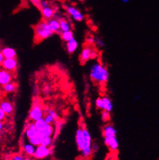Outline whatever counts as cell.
Returning a JSON list of instances; mask_svg holds the SVG:
<instances>
[{
  "label": "cell",
  "mask_w": 159,
  "mask_h": 160,
  "mask_svg": "<svg viewBox=\"0 0 159 160\" xmlns=\"http://www.w3.org/2000/svg\"><path fill=\"white\" fill-rule=\"evenodd\" d=\"M75 142L77 149L80 153V156L83 159L87 160L90 159L94 154L92 149L93 140L91 135L85 126H80L76 131Z\"/></svg>",
  "instance_id": "obj_1"
},
{
  "label": "cell",
  "mask_w": 159,
  "mask_h": 160,
  "mask_svg": "<svg viewBox=\"0 0 159 160\" xmlns=\"http://www.w3.org/2000/svg\"><path fill=\"white\" fill-rule=\"evenodd\" d=\"M90 78L92 81L100 84H105L109 80V71L104 65L96 62L90 66Z\"/></svg>",
  "instance_id": "obj_2"
},
{
  "label": "cell",
  "mask_w": 159,
  "mask_h": 160,
  "mask_svg": "<svg viewBox=\"0 0 159 160\" xmlns=\"http://www.w3.org/2000/svg\"><path fill=\"white\" fill-rule=\"evenodd\" d=\"M53 34L54 32L52 30L47 21L45 19L40 21L34 27V39L36 43H40L43 40L50 38Z\"/></svg>",
  "instance_id": "obj_3"
},
{
  "label": "cell",
  "mask_w": 159,
  "mask_h": 160,
  "mask_svg": "<svg viewBox=\"0 0 159 160\" xmlns=\"http://www.w3.org/2000/svg\"><path fill=\"white\" fill-rule=\"evenodd\" d=\"M45 115V109L42 107L40 103L35 102L32 104L29 113V118L31 122H36L37 120L43 118Z\"/></svg>",
  "instance_id": "obj_4"
},
{
  "label": "cell",
  "mask_w": 159,
  "mask_h": 160,
  "mask_svg": "<svg viewBox=\"0 0 159 160\" xmlns=\"http://www.w3.org/2000/svg\"><path fill=\"white\" fill-rule=\"evenodd\" d=\"M97 57V52L92 48L89 44L83 48L80 54V61L82 64L87 63L90 59H95Z\"/></svg>",
  "instance_id": "obj_5"
},
{
  "label": "cell",
  "mask_w": 159,
  "mask_h": 160,
  "mask_svg": "<svg viewBox=\"0 0 159 160\" xmlns=\"http://www.w3.org/2000/svg\"><path fill=\"white\" fill-rule=\"evenodd\" d=\"M52 154L51 147L44 146L43 145L36 146L33 158L37 160H43L50 157Z\"/></svg>",
  "instance_id": "obj_6"
},
{
  "label": "cell",
  "mask_w": 159,
  "mask_h": 160,
  "mask_svg": "<svg viewBox=\"0 0 159 160\" xmlns=\"http://www.w3.org/2000/svg\"><path fill=\"white\" fill-rule=\"evenodd\" d=\"M66 10L67 14L74 20L77 21V22H82L85 19V16L83 14V12L79 9H77L75 6H66Z\"/></svg>",
  "instance_id": "obj_7"
},
{
  "label": "cell",
  "mask_w": 159,
  "mask_h": 160,
  "mask_svg": "<svg viewBox=\"0 0 159 160\" xmlns=\"http://www.w3.org/2000/svg\"><path fill=\"white\" fill-rule=\"evenodd\" d=\"M2 68L9 72H16L18 68V61L16 58H5L1 65Z\"/></svg>",
  "instance_id": "obj_8"
},
{
  "label": "cell",
  "mask_w": 159,
  "mask_h": 160,
  "mask_svg": "<svg viewBox=\"0 0 159 160\" xmlns=\"http://www.w3.org/2000/svg\"><path fill=\"white\" fill-rule=\"evenodd\" d=\"M104 142L105 146L108 148V149L112 152H115L118 149L119 147V142L117 136H110L104 137Z\"/></svg>",
  "instance_id": "obj_9"
},
{
  "label": "cell",
  "mask_w": 159,
  "mask_h": 160,
  "mask_svg": "<svg viewBox=\"0 0 159 160\" xmlns=\"http://www.w3.org/2000/svg\"><path fill=\"white\" fill-rule=\"evenodd\" d=\"M13 78V73L6 71L2 68L0 69V84H1V86L12 82Z\"/></svg>",
  "instance_id": "obj_10"
},
{
  "label": "cell",
  "mask_w": 159,
  "mask_h": 160,
  "mask_svg": "<svg viewBox=\"0 0 159 160\" xmlns=\"http://www.w3.org/2000/svg\"><path fill=\"white\" fill-rule=\"evenodd\" d=\"M0 108L7 115H11L13 113L14 106L13 104L7 99H3L0 102Z\"/></svg>",
  "instance_id": "obj_11"
},
{
  "label": "cell",
  "mask_w": 159,
  "mask_h": 160,
  "mask_svg": "<svg viewBox=\"0 0 159 160\" xmlns=\"http://www.w3.org/2000/svg\"><path fill=\"white\" fill-rule=\"evenodd\" d=\"M36 148V146H33L31 143L29 142L28 141L22 143V152H23L26 156H29V157H33Z\"/></svg>",
  "instance_id": "obj_12"
},
{
  "label": "cell",
  "mask_w": 159,
  "mask_h": 160,
  "mask_svg": "<svg viewBox=\"0 0 159 160\" xmlns=\"http://www.w3.org/2000/svg\"><path fill=\"white\" fill-rule=\"evenodd\" d=\"M41 13L45 20H49V19L54 18L55 14H56V10L53 8H52L51 6H50V7L41 9Z\"/></svg>",
  "instance_id": "obj_13"
},
{
  "label": "cell",
  "mask_w": 159,
  "mask_h": 160,
  "mask_svg": "<svg viewBox=\"0 0 159 160\" xmlns=\"http://www.w3.org/2000/svg\"><path fill=\"white\" fill-rule=\"evenodd\" d=\"M78 41L75 38H73L66 44V50L69 54H73L75 53L76 50L78 48Z\"/></svg>",
  "instance_id": "obj_14"
},
{
  "label": "cell",
  "mask_w": 159,
  "mask_h": 160,
  "mask_svg": "<svg viewBox=\"0 0 159 160\" xmlns=\"http://www.w3.org/2000/svg\"><path fill=\"white\" fill-rule=\"evenodd\" d=\"M103 136H117V129L111 124H108L103 128Z\"/></svg>",
  "instance_id": "obj_15"
},
{
  "label": "cell",
  "mask_w": 159,
  "mask_h": 160,
  "mask_svg": "<svg viewBox=\"0 0 159 160\" xmlns=\"http://www.w3.org/2000/svg\"><path fill=\"white\" fill-rule=\"evenodd\" d=\"M47 21L49 26L50 27L52 30L54 32V33H60V26L59 19L56 18H53V19H49Z\"/></svg>",
  "instance_id": "obj_16"
},
{
  "label": "cell",
  "mask_w": 159,
  "mask_h": 160,
  "mask_svg": "<svg viewBox=\"0 0 159 160\" xmlns=\"http://www.w3.org/2000/svg\"><path fill=\"white\" fill-rule=\"evenodd\" d=\"M5 58H16V50L12 47H5L1 50Z\"/></svg>",
  "instance_id": "obj_17"
},
{
  "label": "cell",
  "mask_w": 159,
  "mask_h": 160,
  "mask_svg": "<svg viewBox=\"0 0 159 160\" xmlns=\"http://www.w3.org/2000/svg\"><path fill=\"white\" fill-rule=\"evenodd\" d=\"M54 127L53 125H46V126L45 128H43V129L38 131L39 133L42 135V136L44 138V137L47 136H53V134H54Z\"/></svg>",
  "instance_id": "obj_18"
},
{
  "label": "cell",
  "mask_w": 159,
  "mask_h": 160,
  "mask_svg": "<svg viewBox=\"0 0 159 160\" xmlns=\"http://www.w3.org/2000/svg\"><path fill=\"white\" fill-rule=\"evenodd\" d=\"M60 21V32H66V31L72 30V26L70 23L69 21L65 18L61 17L59 19ZM60 32V33H61Z\"/></svg>",
  "instance_id": "obj_19"
},
{
  "label": "cell",
  "mask_w": 159,
  "mask_h": 160,
  "mask_svg": "<svg viewBox=\"0 0 159 160\" xmlns=\"http://www.w3.org/2000/svg\"><path fill=\"white\" fill-rule=\"evenodd\" d=\"M101 98L104 102V110L111 113L112 111H113V102H112L111 99L108 96H103Z\"/></svg>",
  "instance_id": "obj_20"
},
{
  "label": "cell",
  "mask_w": 159,
  "mask_h": 160,
  "mask_svg": "<svg viewBox=\"0 0 159 160\" xmlns=\"http://www.w3.org/2000/svg\"><path fill=\"white\" fill-rule=\"evenodd\" d=\"M17 89V85H16V83L14 82H10L9 84H6L5 85L2 86V91L3 92L6 93V94H12L14 93Z\"/></svg>",
  "instance_id": "obj_21"
},
{
  "label": "cell",
  "mask_w": 159,
  "mask_h": 160,
  "mask_svg": "<svg viewBox=\"0 0 159 160\" xmlns=\"http://www.w3.org/2000/svg\"><path fill=\"white\" fill-rule=\"evenodd\" d=\"M43 138V137L42 136V135H40L39 132H37V134L35 135V136L32 137V138H30V139L27 140V141H28L30 143H31V144L33 145V146H40V145H41Z\"/></svg>",
  "instance_id": "obj_22"
},
{
  "label": "cell",
  "mask_w": 159,
  "mask_h": 160,
  "mask_svg": "<svg viewBox=\"0 0 159 160\" xmlns=\"http://www.w3.org/2000/svg\"><path fill=\"white\" fill-rule=\"evenodd\" d=\"M60 37L62 39V40L65 43H67L70 40H72L73 38H74V34L73 30L66 31V32H63L60 33Z\"/></svg>",
  "instance_id": "obj_23"
},
{
  "label": "cell",
  "mask_w": 159,
  "mask_h": 160,
  "mask_svg": "<svg viewBox=\"0 0 159 160\" xmlns=\"http://www.w3.org/2000/svg\"><path fill=\"white\" fill-rule=\"evenodd\" d=\"M31 157L26 156L23 152L15 153V154L12 155L9 157L8 160H31Z\"/></svg>",
  "instance_id": "obj_24"
},
{
  "label": "cell",
  "mask_w": 159,
  "mask_h": 160,
  "mask_svg": "<svg viewBox=\"0 0 159 160\" xmlns=\"http://www.w3.org/2000/svg\"><path fill=\"white\" fill-rule=\"evenodd\" d=\"M34 124H35V126L36 128L37 131H40V130L43 129V128L46 126L47 123L45 122V120L43 118L40 119V120H37L36 122H34Z\"/></svg>",
  "instance_id": "obj_25"
},
{
  "label": "cell",
  "mask_w": 159,
  "mask_h": 160,
  "mask_svg": "<svg viewBox=\"0 0 159 160\" xmlns=\"http://www.w3.org/2000/svg\"><path fill=\"white\" fill-rule=\"evenodd\" d=\"M100 116H101V121L103 122H104V123H108L111 120V113L107 112V111H101V115H100Z\"/></svg>",
  "instance_id": "obj_26"
},
{
  "label": "cell",
  "mask_w": 159,
  "mask_h": 160,
  "mask_svg": "<svg viewBox=\"0 0 159 160\" xmlns=\"http://www.w3.org/2000/svg\"><path fill=\"white\" fill-rule=\"evenodd\" d=\"M53 143V136H47V137H44L42 140V143L41 145L44 146H47V147H51Z\"/></svg>",
  "instance_id": "obj_27"
},
{
  "label": "cell",
  "mask_w": 159,
  "mask_h": 160,
  "mask_svg": "<svg viewBox=\"0 0 159 160\" xmlns=\"http://www.w3.org/2000/svg\"><path fill=\"white\" fill-rule=\"evenodd\" d=\"M43 119H44L45 122H46L48 125H53V124L56 122V121L55 120L54 118H53L51 115H50V114H49V113H45V115H44V117H43Z\"/></svg>",
  "instance_id": "obj_28"
},
{
  "label": "cell",
  "mask_w": 159,
  "mask_h": 160,
  "mask_svg": "<svg viewBox=\"0 0 159 160\" xmlns=\"http://www.w3.org/2000/svg\"><path fill=\"white\" fill-rule=\"evenodd\" d=\"M95 105L97 109L100 111L104 110V102L102 100V98H97L95 101Z\"/></svg>",
  "instance_id": "obj_29"
},
{
  "label": "cell",
  "mask_w": 159,
  "mask_h": 160,
  "mask_svg": "<svg viewBox=\"0 0 159 160\" xmlns=\"http://www.w3.org/2000/svg\"><path fill=\"white\" fill-rule=\"evenodd\" d=\"M45 113L50 114V115H51L54 118L55 120H56V121L59 120V115H58V114L56 113V112H55V111L53 110V109H52V108H46V109H45Z\"/></svg>",
  "instance_id": "obj_30"
},
{
  "label": "cell",
  "mask_w": 159,
  "mask_h": 160,
  "mask_svg": "<svg viewBox=\"0 0 159 160\" xmlns=\"http://www.w3.org/2000/svg\"><path fill=\"white\" fill-rule=\"evenodd\" d=\"M95 44L100 48L104 47V42L102 40V39L99 38V37H95Z\"/></svg>",
  "instance_id": "obj_31"
},
{
  "label": "cell",
  "mask_w": 159,
  "mask_h": 160,
  "mask_svg": "<svg viewBox=\"0 0 159 160\" xmlns=\"http://www.w3.org/2000/svg\"><path fill=\"white\" fill-rule=\"evenodd\" d=\"M50 2L47 1V0H41V2H40V9L50 7Z\"/></svg>",
  "instance_id": "obj_32"
},
{
  "label": "cell",
  "mask_w": 159,
  "mask_h": 160,
  "mask_svg": "<svg viewBox=\"0 0 159 160\" xmlns=\"http://www.w3.org/2000/svg\"><path fill=\"white\" fill-rule=\"evenodd\" d=\"M7 116L8 115H6V114L3 112L2 109L0 108V121H2V122H4V121H6Z\"/></svg>",
  "instance_id": "obj_33"
},
{
  "label": "cell",
  "mask_w": 159,
  "mask_h": 160,
  "mask_svg": "<svg viewBox=\"0 0 159 160\" xmlns=\"http://www.w3.org/2000/svg\"><path fill=\"white\" fill-rule=\"evenodd\" d=\"M87 41L88 42L89 45H94L95 44V38L93 37H90L87 39Z\"/></svg>",
  "instance_id": "obj_34"
},
{
  "label": "cell",
  "mask_w": 159,
  "mask_h": 160,
  "mask_svg": "<svg viewBox=\"0 0 159 160\" xmlns=\"http://www.w3.org/2000/svg\"><path fill=\"white\" fill-rule=\"evenodd\" d=\"M30 1L33 3V4H35L36 6L40 7V2H41V0H30Z\"/></svg>",
  "instance_id": "obj_35"
},
{
  "label": "cell",
  "mask_w": 159,
  "mask_h": 160,
  "mask_svg": "<svg viewBox=\"0 0 159 160\" xmlns=\"http://www.w3.org/2000/svg\"><path fill=\"white\" fill-rule=\"evenodd\" d=\"M92 149H93V152L94 153L95 152H97L99 149V146L97 143H93V145H92Z\"/></svg>",
  "instance_id": "obj_36"
},
{
  "label": "cell",
  "mask_w": 159,
  "mask_h": 160,
  "mask_svg": "<svg viewBox=\"0 0 159 160\" xmlns=\"http://www.w3.org/2000/svg\"><path fill=\"white\" fill-rule=\"evenodd\" d=\"M4 59H5L4 56H3L1 50H0V66H1L2 63V62H3V60H4Z\"/></svg>",
  "instance_id": "obj_37"
},
{
  "label": "cell",
  "mask_w": 159,
  "mask_h": 160,
  "mask_svg": "<svg viewBox=\"0 0 159 160\" xmlns=\"http://www.w3.org/2000/svg\"><path fill=\"white\" fill-rule=\"evenodd\" d=\"M5 128V124H4V122H2V121H0V132L3 131V129Z\"/></svg>",
  "instance_id": "obj_38"
},
{
  "label": "cell",
  "mask_w": 159,
  "mask_h": 160,
  "mask_svg": "<svg viewBox=\"0 0 159 160\" xmlns=\"http://www.w3.org/2000/svg\"><path fill=\"white\" fill-rule=\"evenodd\" d=\"M130 1H131V0H122V2H123V3H124V4H125V3L129 2Z\"/></svg>",
  "instance_id": "obj_39"
},
{
  "label": "cell",
  "mask_w": 159,
  "mask_h": 160,
  "mask_svg": "<svg viewBox=\"0 0 159 160\" xmlns=\"http://www.w3.org/2000/svg\"><path fill=\"white\" fill-rule=\"evenodd\" d=\"M78 1H80V2H85L86 0H78Z\"/></svg>",
  "instance_id": "obj_40"
},
{
  "label": "cell",
  "mask_w": 159,
  "mask_h": 160,
  "mask_svg": "<svg viewBox=\"0 0 159 160\" xmlns=\"http://www.w3.org/2000/svg\"><path fill=\"white\" fill-rule=\"evenodd\" d=\"M2 139V133H1V132H0V140Z\"/></svg>",
  "instance_id": "obj_41"
},
{
  "label": "cell",
  "mask_w": 159,
  "mask_h": 160,
  "mask_svg": "<svg viewBox=\"0 0 159 160\" xmlns=\"http://www.w3.org/2000/svg\"><path fill=\"white\" fill-rule=\"evenodd\" d=\"M0 160H2V159H0Z\"/></svg>",
  "instance_id": "obj_42"
},
{
  "label": "cell",
  "mask_w": 159,
  "mask_h": 160,
  "mask_svg": "<svg viewBox=\"0 0 159 160\" xmlns=\"http://www.w3.org/2000/svg\"><path fill=\"white\" fill-rule=\"evenodd\" d=\"M0 86H1V84H0Z\"/></svg>",
  "instance_id": "obj_43"
}]
</instances>
